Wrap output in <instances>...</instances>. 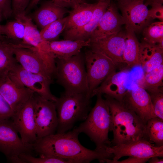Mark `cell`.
Wrapping results in <instances>:
<instances>
[{"mask_svg":"<svg viewBox=\"0 0 163 163\" xmlns=\"http://www.w3.org/2000/svg\"><path fill=\"white\" fill-rule=\"evenodd\" d=\"M79 134L74 129L50 135L37 139L33 150L40 155L60 158L72 163H88L94 160L101 163L113 158L106 149L93 150L83 146L78 139Z\"/></svg>","mask_w":163,"mask_h":163,"instance_id":"1","label":"cell"},{"mask_svg":"<svg viewBox=\"0 0 163 163\" xmlns=\"http://www.w3.org/2000/svg\"><path fill=\"white\" fill-rule=\"evenodd\" d=\"M105 97L111 116L113 139L111 146L146 139L145 123L142 119L123 102L106 95Z\"/></svg>","mask_w":163,"mask_h":163,"instance_id":"2","label":"cell"},{"mask_svg":"<svg viewBox=\"0 0 163 163\" xmlns=\"http://www.w3.org/2000/svg\"><path fill=\"white\" fill-rule=\"evenodd\" d=\"M94 107L91 108L86 118L73 129L79 134L86 135L95 144L96 149H106L111 145L108 133L111 131V119L110 109L102 94L97 95Z\"/></svg>","mask_w":163,"mask_h":163,"instance_id":"3","label":"cell"},{"mask_svg":"<svg viewBox=\"0 0 163 163\" xmlns=\"http://www.w3.org/2000/svg\"><path fill=\"white\" fill-rule=\"evenodd\" d=\"M91 98L86 93L61 94L55 102L58 120L56 133L67 132L77 122L84 121L91 109Z\"/></svg>","mask_w":163,"mask_h":163,"instance_id":"4","label":"cell"},{"mask_svg":"<svg viewBox=\"0 0 163 163\" xmlns=\"http://www.w3.org/2000/svg\"><path fill=\"white\" fill-rule=\"evenodd\" d=\"M57 82L70 94L88 92V86L84 55L81 52L67 58H56Z\"/></svg>","mask_w":163,"mask_h":163,"instance_id":"5","label":"cell"},{"mask_svg":"<svg viewBox=\"0 0 163 163\" xmlns=\"http://www.w3.org/2000/svg\"><path fill=\"white\" fill-rule=\"evenodd\" d=\"M88 86L87 95L91 97L93 91L117 67L104 54L91 49L84 54Z\"/></svg>","mask_w":163,"mask_h":163,"instance_id":"6","label":"cell"},{"mask_svg":"<svg viewBox=\"0 0 163 163\" xmlns=\"http://www.w3.org/2000/svg\"><path fill=\"white\" fill-rule=\"evenodd\" d=\"M33 97L37 139L55 133L58 120L55 102L35 93Z\"/></svg>","mask_w":163,"mask_h":163,"instance_id":"7","label":"cell"},{"mask_svg":"<svg viewBox=\"0 0 163 163\" xmlns=\"http://www.w3.org/2000/svg\"><path fill=\"white\" fill-rule=\"evenodd\" d=\"M10 78L18 84L25 87L42 97L55 102L57 97L50 91L52 77L27 71L18 63L8 73Z\"/></svg>","mask_w":163,"mask_h":163,"instance_id":"8","label":"cell"},{"mask_svg":"<svg viewBox=\"0 0 163 163\" xmlns=\"http://www.w3.org/2000/svg\"><path fill=\"white\" fill-rule=\"evenodd\" d=\"M18 16L21 19L25 27L23 43L34 47L47 69L53 76L56 72V58L50 51L49 42L41 38L40 32L30 17L26 14Z\"/></svg>","mask_w":163,"mask_h":163,"instance_id":"9","label":"cell"},{"mask_svg":"<svg viewBox=\"0 0 163 163\" xmlns=\"http://www.w3.org/2000/svg\"><path fill=\"white\" fill-rule=\"evenodd\" d=\"M18 133L12 120L0 121V152L14 163H20V154L33 150L32 145L25 144Z\"/></svg>","mask_w":163,"mask_h":163,"instance_id":"10","label":"cell"},{"mask_svg":"<svg viewBox=\"0 0 163 163\" xmlns=\"http://www.w3.org/2000/svg\"><path fill=\"white\" fill-rule=\"evenodd\" d=\"M33 95L14 112L11 118L23 142L29 145H32L37 139Z\"/></svg>","mask_w":163,"mask_h":163,"instance_id":"11","label":"cell"},{"mask_svg":"<svg viewBox=\"0 0 163 163\" xmlns=\"http://www.w3.org/2000/svg\"><path fill=\"white\" fill-rule=\"evenodd\" d=\"M106 151L113 155V160H119L124 156L150 158L163 157V145L158 146L145 139L128 144L111 145Z\"/></svg>","mask_w":163,"mask_h":163,"instance_id":"12","label":"cell"},{"mask_svg":"<svg viewBox=\"0 0 163 163\" xmlns=\"http://www.w3.org/2000/svg\"><path fill=\"white\" fill-rule=\"evenodd\" d=\"M144 0H133L119 3L125 27L139 33L152 20L149 16L147 5Z\"/></svg>","mask_w":163,"mask_h":163,"instance_id":"13","label":"cell"},{"mask_svg":"<svg viewBox=\"0 0 163 163\" xmlns=\"http://www.w3.org/2000/svg\"><path fill=\"white\" fill-rule=\"evenodd\" d=\"M125 31L91 40V49L101 52L110 58L118 67L125 64L123 60Z\"/></svg>","mask_w":163,"mask_h":163,"instance_id":"14","label":"cell"},{"mask_svg":"<svg viewBox=\"0 0 163 163\" xmlns=\"http://www.w3.org/2000/svg\"><path fill=\"white\" fill-rule=\"evenodd\" d=\"M122 102L145 124L149 120L155 117L149 94L139 85L129 90Z\"/></svg>","mask_w":163,"mask_h":163,"instance_id":"15","label":"cell"},{"mask_svg":"<svg viewBox=\"0 0 163 163\" xmlns=\"http://www.w3.org/2000/svg\"><path fill=\"white\" fill-rule=\"evenodd\" d=\"M128 74L126 69L113 72L93 91L92 97L99 94H104L122 102L129 90L125 85Z\"/></svg>","mask_w":163,"mask_h":163,"instance_id":"16","label":"cell"},{"mask_svg":"<svg viewBox=\"0 0 163 163\" xmlns=\"http://www.w3.org/2000/svg\"><path fill=\"white\" fill-rule=\"evenodd\" d=\"M34 92L14 82L8 73L0 76V94L14 112L30 98Z\"/></svg>","mask_w":163,"mask_h":163,"instance_id":"17","label":"cell"},{"mask_svg":"<svg viewBox=\"0 0 163 163\" xmlns=\"http://www.w3.org/2000/svg\"><path fill=\"white\" fill-rule=\"evenodd\" d=\"M124 24L116 5L111 2L101 18L90 38L91 40L117 33Z\"/></svg>","mask_w":163,"mask_h":163,"instance_id":"18","label":"cell"},{"mask_svg":"<svg viewBox=\"0 0 163 163\" xmlns=\"http://www.w3.org/2000/svg\"><path fill=\"white\" fill-rule=\"evenodd\" d=\"M14 54L17 62L26 70L36 74L53 77L34 47L22 43L14 49Z\"/></svg>","mask_w":163,"mask_h":163,"instance_id":"19","label":"cell"},{"mask_svg":"<svg viewBox=\"0 0 163 163\" xmlns=\"http://www.w3.org/2000/svg\"><path fill=\"white\" fill-rule=\"evenodd\" d=\"M111 2V0H99L96 3L93 14L89 22L78 29L64 31V39L71 40H87L90 39Z\"/></svg>","mask_w":163,"mask_h":163,"instance_id":"20","label":"cell"},{"mask_svg":"<svg viewBox=\"0 0 163 163\" xmlns=\"http://www.w3.org/2000/svg\"><path fill=\"white\" fill-rule=\"evenodd\" d=\"M68 12L66 8L56 4L52 0L43 3L30 18L42 29L51 23L63 18Z\"/></svg>","mask_w":163,"mask_h":163,"instance_id":"21","label":"cell"},{"mask_svg":"<svg viewBox=\"0 0 163 163\" xmlns=\"http://www.w3.org/2000/svg\"><path fill=\"white\" fill-rule=\"evenodd\" d=\"M139 66L145 73L163 63V49L143 41L140 43Z\"/></svg>","mask_w":163,"mask_h":163,"instance_id":"22","label":"cell"},{"mask_svg":"<svg viewBox=\"0 0 163 163\" xmlns=\"http://www.w3.org/2000/svg\"><path fill=\"white\" fill-rule=\"evenodd\" d=\"M91 40H65L49 42L50 51L56 58H67L77 55L84 47L89 46Z\"/></svg>","mask_w":163,"mask_h":163,"instance_id":"23","label":"cell"},{"mask_svg":"<svg viewBox=\"0 0 163 163\" xmlns=\"http://www.w3.org/2000/svg\"><path fill=\"white\" fill-rule=\"evenodd\" d=\"M96 4L88 3L84 1L76 5L68 16L64 31L76 29L87 23L92 16Z\"/></svg>","mask_w":163,"mask_h":163,"instance_id":"24","label":"cell"},{"mask_svg":"<svg viewBox=\"0 0 163 163\" xmlns=\"http://www.w3.org/2000/svg\"><path fill=\"white\" fill-rule=\"evenodd\" d=\"M22 43L13 41L4 35L0 40V76L8 73L18 63L14 56V50Z\"/></svg>","mask_w":163,"mask_h":163,"instance_id":"25","label":"cell"},{"mask_svg":"<svg viewBox=\"0 0 163 163\" xmlns=\"http://www.w3.org/2000/svg\"><path fill=\"white\" fill-rule=\"evenodd\" d=\"M125 28L123 60L126 67L131 68L139 66L140 43L134 31L128 27H125Z\"/></svg>","mask_w":163,"mask_h":163,"instance_id":"26","label":"cell"},{"mask_svg":"<svg viewBox=\"0 0 163 163\" xmlns=\"http://www.w3.org/2000/svg\"><path fill=\"white\" fill-rule=\"evenodd\" d=\"M145 74L140 86L149 93L163 92V63Z\"/></svg>","mask_w":163,"mask_h":163,"instance_id":"27","label":"cell"},{"mask_svg":"<svg viewBox=\"0 0 163 163\" xmlns=\"http://www.w3.org/2000/svg\"><path fill=\"white\" fill-rule=\"evenodd\" d=\"M1 33L9 39L18 42H23L24 36L25 27L23 22L18 16L15 19L1 25Z\"/></svg>","mask_w":163,"mask_h":163,"instance_id":"28","label":"cell"},{"mask_svg":"<svg viewBox=\"0 0 163 163\" xmlns=\"http://www.w3.org/2000/svg\"><path fill=\"white\" fill-rule=\"evenodd\" d=\"M146 139L158 146L163 145V120L152 118L145 125Z\"/></svg>","mask_w":163,"mask_h":163,"instance_id":"29","label":"cell"},{"mask_svg":"<svg viewBox=\"0 0 163 163\" xmlns=\"http://www.w3.org/2000/svg\"><path fill=\"white\" fill-rule=\"evenodd\" d=\"M142 31L143 41L163 49V21L150 24Z\"/></svg>","mask_w":163,"mask_h":163,"instance_id":"30","label":"cell"},{"mask_svg":"<svg viewBox=\"0 0 163 163\" xmlns=\"http://www.w3.org/2000/svg\"><path fill=\"white\" fill-rule=\"evenodd\" d=\"M68 19L67 16L46 26L40 32L41 38L48 42L57 40L60 34L64 31Z\"/></svg>","mask_w":163,"mask_h":163,"instance_id":"31","label":"cell"},{"mask_svg":"<svg viewBox=\"0 0 163 163\" xmlns=\"http://www.w3.org/2000/svg\"><path fill=\"white\" fill-rule=\"evenodd\" d=\"M18 157L20 163H71L69 160L60 158L44 155L37 158L25 152L20 154Z\"/></svg>","mask_w":163,"mask_h":163,"instance_id":"32","label":"cell"},{"mask_svg":"<svg viewBox=\"0 0 163 163\" xmlns=\"http://www.w3.org/2000/svg\"><path fill=\"white\" fill-rule=\"evenodd\" d=\"M155 117L163 120V93H149Z\"/></svg>","mask_w":163,"mask_h":163,"instance_id":"33","label":"cell"},{"mask_svg":"<svg viewBox=\"0 0 163 163\" xmlns=\"http://www.w3.org/2000/svg\"><path fill=\"white\" fill-rule=\"evenodd\" d=\"M14 113L10 105L0 94V121L10 119Z\"/></svg>","mask_w":163,"mask_h":163,"instance_id":"34","label":"cell"},{"mask_svg":"<svg viewBox=\"0 0 163 163\" xmlns=\"http://www.w3.org/2000/svg\"><path fill=\"white\" fill-rule=\"evenodd\" d=\"M31 0H12L13 13L15 16L26 14V10Z\"/></svg>","mask_w":163,"mask_h":163,"instance_id":"35","label":"cell"},{"mask_svg":"<svg viewBox=\"0 0 163 163\" xmlns=\"http://www.w3.org/2000/svg\"><path fill=\"white\" fill-rule=\"evenodd\" d=\"M151 8L149 9V16L152 19H159L160 21H163V6L162 4L158 3H151Z\"/></svg>","mask_w":163,"mask_h":163,"instance_id":"36","label":"cell"},{"mask_svg":"<svg viewBox=\"0 0 163 163\" xmlns=\"http://www.w3.org/2000/svg\"><path fill=\"white\" fill-rule=\"evenodd\" d=\"M11 0H0V18L7 19L13 13Z\"/></svg>","mask_w":163,"mask_h":163,"instance_id":"37","label":"cell"},{"mask_svg":"<svg viewBox=\"0 0 163 163\" xmlns=\"http://www.w3.org/2000/svg\"><path fill=\"white\" fill-rule=\"evenodd\" d=\"M149 158L129 156L128 158L121 161L113 160L110 159H107L105 160V162L107 163H144L148 161Z\"/></svg>","mask_w":163,"mask_h":163,"instance_id":"38","label":"cell"},{"mask_svg":"<svg viewBox=\"0 0 163 163\" xmlns=\"http://www.w3.org/2000/svg\"><path fill=\"white\" fill-rule=\"evenodd\" d=\"M55 3L62 7H70L73 8L76 5L84 0H52Z\"/></svg>","mask_w":163,"mask_h":163,"instance_id":"39","label":"cell"},{"mask_svg":"<svg viewBox=\"0 0 163 163\" xmlns=\"http://www.w3.org/2000/svg\"><path fill=\"white\" fill-rule=\"evenodd\" d=\"M41 0H31L26 10V14L30 10L35 7Z\"/></svg>","mask_w":163,"mask_h":163,"instance_id":"40","label":"cell"},{"mask_svg":"<svg viewBox=\"0 0 163 163\" xmlns=\"http://www.w3.org/2000/svg\"><path fill=\"white\" fill-rule=\"evenodd\" d=\"M148 161L150 163H163V159H159L158 157H153L150 158Z\"/></svg>","mask_w":163,"mask_h":163,"instance_id":"41","label":"cell"},{"mask_svg":"<svg viewBox=\"0 0 163 163\" xmlns=\"http://www.w3.org/2000/svg\"><path fill=\"white\" fill-rule=\"evenodd\" d=\"M163 2V0H149L146 3L147 4L151 3H158L162 4Z\"/></svg>","mask_w":163,"mask_h":163,"instance_id":"42","label":"cell"},{"mask_svg":"<svg viewBox=\"0 0 163 163\" xmlns=\"http://www.w3.org/2000/svg\"><path fill=\"white\" fill-rule=\"evenodd\" d=\"M119 3H125L128 2H129L131 1H133V0H116Z\"/></svg>","mask_w":163,"mask_h":163,"instance_id":"43","label":"cell"},{"mask_svg":"<svg viewBox=\"0 0 163 163\" xmlns=\"http://www.w3.org/2000/svg\"><path fill=\"white\" fill-rule=\"evenodd\" d=\"M2 19L0 18V22L1 21ZM1 25L0 24V40L3 38L4 37V35H2L1 33Z\"/></svg>","mask_w":163,"mask_h":163,"instance_id":"44","label":"cell"}]
</instances>
